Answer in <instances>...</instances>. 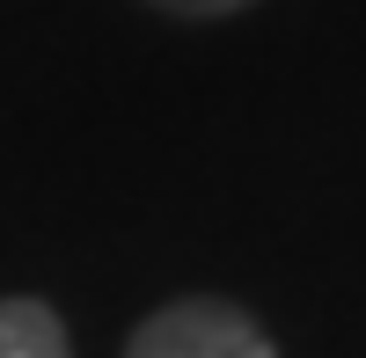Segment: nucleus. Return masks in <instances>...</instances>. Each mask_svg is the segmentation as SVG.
<instances>
[{
	"instance_id": "f03ea898",
	"label": "nucleus",
	"mask_w": 366,
	"mask_h": 358,
	"mask_svg": "<svg viewBox=\"0 0 366 358\" xmlns=\"http://www.w3.org/2000/svg\"><path fill=\"white\" fill-rule=\"evenodd\" d=\"M0 358H66V329L44 300H0Z\"/></svg>"
},
{
	"instance_id": "7ed1b4c3",
	"label": "nucleus",
	"mask_w": 366,
	"mask_h": 358,
	"mask_svg": "<svg viewBox=\"0 0 366 358\" xmlns=\"http://www.w3.org/2000/svg\"><path fill=\"white\" fill-rule=\"evenodd\" d=\"M162 15H183V22H212V15H242L257 8V0H154Z\"/></svg>"
},
{
	"instance_id": "f257e3e1",
	"label": "nucleus",
	"mask_w": 366,
	"mask_h": 358,
	"mask_svg": "<svg viewBox=\"0 0 366 358\" xmlns=\"http://www.w3.org/2000/svg\"><path fill=\"white\" fill-rule=\"evenodd\" d=\"M125 358H279L271 337L227 300H176L132 329Z\"/></svg>"
}]
</instances>
